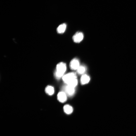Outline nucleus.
<instances>
[{"mask_svg":"<svg viewBox=\"0 0 136 136\" xmlns=\"http://www.w3.org/2000/svg\"><path fill=\"white\" fill-rule=\"evenodd\" d=\"M63 89L64 92L67 95L70 97L73 95L75 92V88L70 86L67 85L63 87Z\"/></svg>","mask_w":136,"mask_h":136,"instance_id":"7ed1b4c3","label":"nucleus"},{"mask_svg":"<svg viewBox=\"0 0 136 136\" xmlns=\"http://www.w3.org/2000/svg\"><path fill=\"white\" fill-rule=\"evenodd\" d=\"M78 83L77 79V78H75L73 79L66 84L70 86L75 88L77 85Z\"/></svg>","mask_w":136,"mask_h":136,"instance_id":"9b49d317","label":"nucleus"},{"mask_svg":"<svg viewBox=\"0 0 136 136\" xmlns=\"http://www.w3.org/2000/svg\"><path fill=\"white\" fill-rule=\"evenodd\" d=\"M86 70L85 67L83 65L80 66L77 70V73L79 75H83L86 71Z\"/></svg>","mask_w":136,"mask_h":136,"instance_id":"f8f14e48","label":"nucleus"},{"mask_svg":"<svg viewBox=\"0 0 136 136\" xmlns=\"http://www.w3.org/2000/svg\"><path fill=\"white\" fill-rule=\"evenodd\" d=\"M80 66V62L79 60L76 58L72 60L70 64V69L73 70H77Z\"/></svg>","mask_w":136,"mask_h":136,"instance_id":"20e7f679","label":"nucleus"},{"mask_svg":"<svg viewBox=\"0 0 136 136\" xmlns=\"http://www.w3.org/2000/svg\"><path fill=\"white\" fill-rule=\"evenodd\" d=\"M84 38L83 34L81 32H78L75 34L73 37L74 41L76 43H79L82 41Z\"/></svg>","mask_w":136,"mask_h":136,"instance_id":"39448f33","label":"nucleus"},{"mask_svg":"<svg viewBox=\"0 0 136 136\" xmlns=\"http://www.w3.org/2000/svg\"><path fill=\"white\" fill-rule=\"evenodd\" d=\"M67 25L65 23L62 24L60 25L57 28V31L59 34H62L64 33L66 29Z\"/></svg>","mask_w":136,"mask_h":136,"instance_id":"1a4fd4ad","label":"nucleus"},{"mask_svg":"<svg viewBox=\"0 0 136 136\" xmlns=\"http://www.w3.org/2000/svg\"><path fill=\"white\" fill-rule=\"evenodd\" d=\"M63 110L64 112L68 115L71 114L73 111V109L72 107L68 104L64 106Z\"/></svg>","mask_w":136,"mask_h":136,"instance_id":"6e6552de","label":"nucleus"},{"mask_svg":"<svg viewBox=\"0 0 136 136\" xmlns=\"http://www.w3.org/2000/svg\"><path fill=\"white\" fill-rule=\"evenodd\" d=\"M45 92L49 95H52L54 93V88L51 86H48L45 89Z\"/></svg>","mask_w":136,"mask_h":136,"instance_id":"9d476101","label":"nucleus"},{"mask_svg":"<svg viewBox=\"0 0 136 136\" xmlns=\"http://www.w3.org/2000/svg\"><path fill=\"white\" fill-rule=\"evenodd\" d=\"M62 78L64 82L67 84L73 79L77 78V76L76 73L72 72L67 74L64 75Z\"/></svg>","mask_w":136,"mask_h":136,"instance_id":"f03ea898","label":"nucleus"},{"mask_svg":"<svg viewBox=\"0 0 136 136\" xmlns=\"http://www.w3.org/2000/svg\"><path fill=\"white\" fill-rule=\"evenodd\" d=\"M67 70V66L65 63L61 62L57 65L56 71L54 76L56 79H59L63 77Z\"/></svg>","mask_w":136,"mask_h":136,"instance_id":"f257e3e1","label":"nucleus"},{"mask_svg":"<svg viewBox=\"0 0 136 136\" xmlns=\"http://www.w3.org/2000/svg\"><path fill=\"white\" fill-rule=\"evenodd\" d=\"M57 99L61 103H65L67 100V95L63 91L60 92L58 94Z\"/></svg>","mask_w":136,"mask_h":136,"instance_id":"423d86ee","label":"nucleus"},{"mask_svg":"<svg viewBox=\"0 0 136 136\" xmlns=\"http://www.w3.org/2000/svg\"><path fill=\"white\" fill-rule=\"evenodd\" d=\"M90 80L89 76L86 74H84L81 76V82L82 85L88 83Z\"/></svg>","mask_w":136,"mask_h":136,"instance_id":"0eeeda50","label":"nucleus"}]
</instances>
